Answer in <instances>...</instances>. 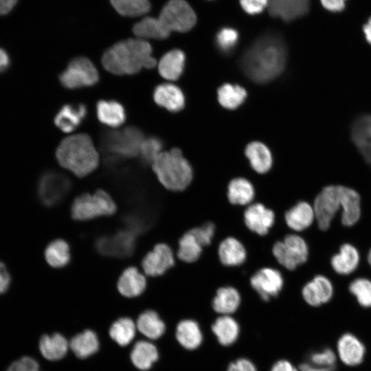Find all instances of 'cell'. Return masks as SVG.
<instances>
[{
    "label": "cell",
    "instance_id": "cell-1",
    "mask_svg": "<svg viewBox=\"0 0 371 371\" xmlns=\"http://www.w3.org/2000/svg\"><path fill=\"white\" fill-rule=\"evenodd\" d=\"M286 60V47L281 36L266 34L249 47L241 58L244 73L258 83L267 82L280 75Z\"/></svg>",
    "mask_w": 371,
    "mask_h": 371
},
{
    "label": "cell",
    "instance_id": "cell-2",
    "mask_svg": "<svg viewBox=\"0 0 371 371\" xmlns=\"http://www.w3.org/2000/svg\"><path fill=\"white\" fill-rule=\"evenodd\" d=\"M102 63L108 71L115 75L135 74L143 68L156 65L150 44L137 37L112 45L104 53Z\"/></svg>",
    "mask_w": 371,
    "mask_h": 371
},
{
    "label": "cell",
    "instance_id": "cell-3",
    "mask_svg": "<svg viewBox=\"0 0 371 371\" xmlns=\"http://www.w3.org/2000/svg\"><path fill=\"white\" fill-rule=\"evenodd\" d=\"M56 157L62 167L79 177L90 174L99 164L98 153L87 134L73 135L63 139Z\"/></svg>",
    "mask_w": 371,
    "mask_h": 371
},
{
    "label": "cell",
    "instance_id": "cell-4",
    "mask_svg": "<svg viewBox=\"0 0 371 371\" xmlns=\"http://www.w3.org/2000/svg\"><path fill=\"white\" fill-rule=\"evenodd\" d=\"M152 167L160 183L172 192L184 191L194 179L190 164L178 148L162 152Z\"/></svg>",
    "mask_w": 371,
    "mask_h": 371
},
{
    "label": "cell",
    "instance_id": "cell-5",
    "mask_svg": "<svg viewBox=\"0 0 371 371\" xmlns=\"http://www.w3.org/2000/svg\"><path fill=\"white\" fill-rule=\"evenodd\" d=\"M272 254L280 269L293 271L306 263L310 250L302 236L290 232L273 245Z\"/></svg>",
    "mask_w": 371,
    "mask_h": 371
},
{
    "label": "cell",
    "instance_id": "cell-6",
    "mask_svg": "<svg viewBox=\"0 0 371 371\" xmlns=\"http://www.w3.org/2000/svg\"><path fill=\"white\" fill-rule=\"evenodd\" d=\"M116 204L105 191L98 190L93 194L78 196L71 205V217L77 221H87L102 216H109L116 211Z\"/></svg>",
    "mask_w": 371,
    "mask_h": 371
},
{
    "label": "cell",
    "instance_id": "cell-7",
    "mask_svg": "<svg viewBox=\"0 0 371 371\" xmlns=\"http://www.w3.org/2000/svg\"><path fill=\"white\" fill-rule=\"evenodd\" d=\"M313 207L317 228L326 231L337 212L342 208V186L324 187L315 196Z\"/></svg>",
    "mask_w": 371,
    "mask_h": 371
},
{
    "label": "cell",
    "instance_id": "cell-8",
    "mask_svg": "<svg viewBox=\"0 0 371 371\" xmlns=\"http://www.w3.org/2000/svg\"><path fill=\"white\" fill-rule=\"evenodd\" d=\"M144 139L142 131L135 126L106 133L103 137V146L109 153L122 157H134L139 153Z\"/></svg>",
    "mask_w": 371,
    "mask_h": 371
},
{
    "label": "cell",
    "instance_id": "cell-9",
    "mask_svg": "<svg viewBox=\"0 0 371 371\" xmlns=\"http://www.w3.org/2000/svg\"><path fill=\"white\" fill-rule=\"evenodd\" d=\"M158 18L170 33L188 32L196 22L195 12L185 0H168Z\"/></svg>",
    "mask_w": 371,
    "mask_h": 371
},
{
    "label": "cell",
    "instance_id": "cell-10",
    "mask_svg": "<svg viewBox=\"0 0 371 371\" xmlns=\"http://www.w3.org/2000/svg\"><path fill=\"white\" fill-rule=\"evenodd\" d=\"M61 85L74 89L91 87L96 84L99 75L93 63L86 57H77L70 61L59 76Z\"/></svg>",
    "mask_w": 371,
    "mask_h": 371
},
{
    "label": "cell",
    "instance_id": "cell-11",
    "mask_svg": "<svg viewBox=\"0 0 371 371\" xmlns=\"http://www.w3.org/2000/svg\"><path fill=\"white\" fill-rule=\"evenodd\" d=\"M249 284L260 300L268 302L279 296L284 286V278L280 269L263 267L251 275Z\"/></svg>",
    "mask_w": 371,
    "mask_h": 371
},
{
    "label": "cell",
    "instance_id": "cell-12",
    "mask_svg": "<svg viewBox=\"0 0 371 371\" xmlns=\"http://www.w3.org/2000/svg\"><path fill=\"white\" fill-rule=\"evenodd\" d=\"M175 250L168 244L160 243L155 245L142 262L144 273L152 277L161 276L176 265Z\"/></svg>",
    "mask_w": 371,
    "mask_h": 371
},
{
    "label": "cell",
    "instance_id": "cell-13",
    "mask_svg": "<svg viewBox=\"0 0 371 371\" xmlns=\"http://www.w3.org/2000/svg\"><path fill=\"white\" fill-rule=\"evenodd\" d=\"M69 181L63 175L53 171L42 175L38 183L37 194L45 206L57 204L69 188Z\"/></svg>",
    "mask_w": 371,
    "mask_h": 371
},
{
    "label": "cell",
    "instance_id": "cell-14",
    "mask_svg": "<svg viewBox=\"0 0 371 371\" xmlns=\"http://www.w3.org/2000/svg\"><path fill=\"white\" fill-rule=\"evenodd\" d=\"M243 221L249 231L265 236L275 224L276 213L265 204L255 201L245 207Z\"/></svg>",
    "mask_w": 371,
    "mask_h": 371
},
{
    "label": "cell",
    "instance_id": "cell-15",
    "mask_svg": "<svg viewBox=\"0 0 371 371\" xmlns=\"http://www.w3.org/2000/svg\"><path fill=\"white\" fill-rule=\"evenodd\" d=\"M303 300L311 306H319L328 302L333 295L330 280L323 275H316L301 289Z\"/></svg>",
    "mask_w": 371,
    "mask_h": 371
},
{
    "label": "cell",
    "instance_id": "cell-16",
    "mask_svg": "<svg viewBox=\"0 0 371 371\" xmlns=\"http://www.w3.org/2000/svg\"><path fill=\"white\" fill-rule=\"evenodd\" d=\"M315 220L313 205L308 201L301 200L295 203L284 213V221L287 227L295 233L308 229Z\"/></svg>",
    "mask_w": 371,
    "mask_h": 371
},
{
    "label": "cell",
    "instance_id": "cell-17",
    "mask_svg": "<svg viewBox=\"0 0 371 371\" xmlns=\"http://www.w3.org/2000/svg\"><path fill=\"white\" fill-rule=\"evenodd\" d=\"M217 255L220 263L226 267L241 266L247 258L245 246L240 240L234 236H227L219 243Z\"/></svg>",
    "mask_w": 371,
    "mask_h": 371
},
{
    "label": "cell",
    "instance_id": "cell-18",
    "mask_svg": "<svg viewBox=\"0 0 371 371\" xmlns=\"http://www.w3.org/2000/svg\"><path fill=\"white\" fill-rule=\"evenodd\" d=\"M135 246V234L132 231L119 232L113 236L101 238L97 242V249L104 255H128Z\"/></svg>",
    "mask_w": 371,
    "mask_h": 371
},
{
    "label": "cell",
    "instance_id": "cell-19",
    "mask_svg": "<svg viewBox=\"0 0 371 371\" xmlns=\"http://www.w3.org/2000/svg\"><path fill=\"white\" fill-rule=\"evenodd\" d=\"M267 7L271 16L289 22L307 14L310 0H268Z\"/></svg>",
    "mask_w": 371,
    "mask_h": 371
},
{
    "label": "cell",
    "instance_id": "cell-20",
    "mask_svg": "<svg viewBox=\"0 0 371 371\" xmlns=\"http://www.w3.org/2000/svg\"><path fill=\"white\" fill-rule=\"evenodd\" d=\"M241 302V294L236 287L224 285L216 290L211 300V306L220 315H231L238 311Z\"/></svg>",
    "mask_w": 371,
    "mask_h": 371
},
{
    "label": "cell",
    "instance_id": "cell-21",
    "mask_svg": "<svg viewBox=\"0 0 371 371\" xmlns=\"http://www.w3.org/2000/svg\"><path fill=\"white\" fill-rule=\"evenodd\" d=\"M226 194L231 205L245 207L255 201L256 192L254 185L249 179L236 177L229 180Z\"/></svg>",
    "mask_w": 371,
    "mask_h": 371
},
{
    "label": "cell",
    "instance_id": "cell-22",
    "mask_svg": "<svg viewBox=\"0 0 371 371\" xmlns=\"http://www.w3.org/2000/svg\"><path fill=\"white\" fill-rule=\"evenodd\" d=\"M351 137L361 155L371 166V115L361 116L355 121Z\"/></svg>",
    "mask_w": 371,
    "mask_h": 371
},
{
    "label": "cell",
    "instance_id": "cell-23",
    "mask_svg": "<svg viewBox=\"0 0 371 371\" xmlns=\"http://www.w3.org/2000/svg\"><path fill=\"white\" fill-rule=\"evenodd\" d=\"M153 99L159 106L171 112H178L184 106L185 99L181 90L169 83L161 84L153 92Z\"/></svg>",
    "mask_w": 371,
    "mask_h": 371
},
{
    "label": "cell",
    "instance_id": "cell-24",
    "mask_svg": "<svg viewBox=\"0 0 371 371\" xmlns=\"http://www.w3.org/2000/svg\"><path fill=\"white\" fill-rule=\"evenodd\" d=\"M87 113L83 104L63 106L54 117L56 126L65 133H70L79 126Z\"/></svg>",
    "mask_w": 371,
    "mask_h": 371
},
{
    "label": "cell",
    "instance_id": "cell-25",
    "mask_svg": "<svg viewBox=\"0 0 371 371\" xmlns=\"http://www.w3.org/2000/svg\"><path fill=\"white\" fill-rule=\"evenodd\" d=\"M69 346L67 339L58 333L52 335L43 334L38 342L41 355L48 361H57L63 358Z\"/></svg>",
    "mask_w": 371,
    "mask_h": 371
},
{
    "label": "cell",
    "instance_id": "cell-26",
    "mask_svg": "<svg viewBox=\"0 0 371 371\" xmlns=\"http://www.w3.org/2000/svg\"><path fill=\"white\" fill-rule=\"evenodd\" d=\"M360 255L357 248L350 243L339 247V253L332 256L330 264L333 270L339 275H348L357 268Z\"/></svg>",
    "mask_w": 371,
    "mask_h": 371
},
{
    "label": "cell",
    "instance_id": "cell-27",
    "mask_svg": "<svg viewBox=\"0 0 371 371\" xmlns=\"http://www.w3.org/2000/svg\"><path fill=\"white\" fill-rule=\"evenodd\" d=\"M145 276L135 267L126 269L117 281V289L124 296L133 297L139 295L146 289Z\"/></svg>",
    "mask_w": 371,
    "mask_h": 371
},
{
    "label": "cell",
    "instance_id": "cell-28",
    "mask_svg": "<svg viewBox=\"0 0 371 371\" xmlns=\"http://www.w3.org/2000/svg\"><path fill=\"white\" fill-rule=\"evenodd\" d=\"M361 196L354 189L342 186V212L341 222L345 227H351L360 219Z\"/></svg>",
    "mask_w": 371,
    "mask_h": 371
},
{
    "label": "cell",
    "instance_id": "cell-29",
    "mask_svg": "<svg viewBox=\"0 0 371 371\" xmlns=\"http://www.w3.org/2000/svg\"><path fill=\"white\" fill-rule=\"evenodd\" d=\"M337 348L341 361L348 366L359 364L363 359L365 347L353 335L346 333L339 339Z\"/></svg>",
    "mask_w": 371,
    "mask_h": 371
},
{
    "label": "cell",
    "instance_id": "cell-30",
    "mask_svg": "<svg viewBox=\"0 0 371 371\" xmlns=\"http://www.w3.org/2000/svg\"><path fill=\"white\" fill-rule=\"evenodd\" d=\"M245 155L251 168L259 175L268 172L273 165V159L268 148L261 142H253L245 148Z\"/></svg>",
    "mask_w": 371,
    "mask_h": 371
},
{
    "label": "cell",
    "instance_id": "cell-31",
    "mask_svg": "<svg viewBox=\"0 0 371 371\" xmlns=\"http://www.w3.org/2000/svg\"><path fill=\"white\" fill-rule=\"evenodd\" d=\"M212 330L219 344L225 346L234 344L240 333L237 321L231 315H219L212 324Z\"/></svg>",
    "mask_w": 371,
    "mask_h": 371
},
{
    "label": "cell",
    "instance_id": "cell-32",
    "mask_svg": "<svg viewBox=\"0 0 371 371\" xmlns=\"http://www.w3.org/2000/svg\"><path fill=\"white\" fill-rule=\"evenodd\" d=\"M185 54L180 49L166 53L158 64L159 74L165 79L175 80L181 75L185 64Z\"/></svg>",
    "mask_w": 371,
    "mask_h": 371
},
{
    "label": "cell",
    "instance_id": "cell-33",
    "mask_svg": "<svg viewBox=\"0 0 371 371\" xmlns=\"http://www.w3.org/2000/svg\"><path fill=\"white\" fill-rule=\"evenodd\" d=\"M176 338L186 349L194 350L200 346L203 335L199 324L193 319H183L177 326Z\"/></svg>",
    "mask_w": 371,
    "mask_h": 371
},
{
    "label": "cell",
    "instance_id": "cell-34",
    "mask_svg": "<svg viewBox=\"0 0 371 371\" xmlns=\"http://www.w3.org/2000/svg\"><path fill=\"white\" fill-rule=\"evenodd\" d=\"M133 32L137 38L146 39H165L170 32L164 26L159 18L147 16L136 23Z\"/></svg>",
    "mask_w": 371,
    "mask_h": 371
},
{
    "label": "cell",
    "instance_id": "cell-35",
    "mask_svg": "<svg viewBox=\"0 0 371 371\" xmlns=\"http://www.w3.org/2000/svg\"><path fill=\"white\" fill-rule=\"evenodd\" d=\"M96 113L102 124L111 127L122 125L126 119L123 106L115 100H100L97 103Z\"/></svg>",
    "mask_w": 371,
    "mask_h": 371
},
{
    "label": "cell",
    "instance_id": "cell-36",
    "mask_svg": "<svg viewBox=\"0 0 371 371\" xmlns=\"http://www.w3.org/2000/svg\"><path fill=\"white\" fill-rule=\"evenodd\" d=\"M203 252V247L194 236L187 231L179 238L175 256L178 261L192 264L201 258Z\"/></svg>",
    "mask_w": 371,
    "mask_h": 371
},
{
    "label": "cell",
    "instance_id": "cell-37",
    "mask_svg": "<svg viewBox=\"0 0 371 371\" xmlns=\"http://www.w3.org/2000/svg\"><path fill=\"white\" fill-rule=\"evenodd\" d=\"M157 359V348L153 344L145 341L137 342L131 353V359L133 365L143 371L149 370Z\"/></svg>",
    "mask_w": 371,
    "mask_h": 371
},
{
    "label": "cell",
    "instance_id": "cell-38",
    "mask_svg": "<svg viewBox=\"0 0 371 371\" xmlns=\"http://www.w3.org/2000/svg\"><path fill=\"white\" fill-rule=\"evenodd\" d=\"M69 347L77 357L87 358L97 352L99 342L94 332L87 330L74 336L70 341Z\"/></svg>",
    "mask_w": 371,
    "mask_h": 371
},
{
    "label": "cell",
    "instance_id": "cell-39",
    "mask_svg": "<svg viewBox=\"0 0 371 371\" xmlns=\"http://www.w3.org/2000/svg\"><path fill=\"white\" fill-rule=\"evenodd\" d=\"M137 328L146 337L156 339L164 334L166 326L155 311H146L139 316Z\"/></svg>",
    "mask_w": 371,
    "mask_h": 371
},
{
    "label": "cell",
    "instance_id": "cell-40",
    "mask_svg": "<svg viewBox=\"0 0 371 371\" xmlns=\"http://www.w3.org/2000/svg\"><path fill=\"white\" fill-rule=\"evenodd\" d=\"M47 262L52 267L65 266L70 260V249L68 243L62 239L52 241L45 250Z\"/></svg>",
    "mask_w": 371,
    "mask_h": 371
},
{
    "label": "cell",
    "instance_id": "cell-41",
    "mask_svg": "<svg viewBox=\"0 0 371 371\" xmlns=\"http://www.w3.org/2000/svg\"><path fill=\"white\" fill-rule=\"evenodd\" d=\"M115 11L123 16L137 17L148 13L151 8L149 0H109Z\"/></svg>",
    "mask_w": 371,
    "mask_h": 371
},
{
    "label": "cell",
    "instance_id": "cell-42",
    "mask_svg": "<svg viewBox=\"0 0 371 371\" xmlns=\"http://www.w3.org/2000/svg\"><path fill=\"white\" fill-rule=\"evenodd\" d=\"M247 96L245 89L239 85L225 84L218 89V100L225 108L234 109L238 107Z\"/></svg>",
    "mask_w": 371,
    "mask_h": 371
},
{
    "label": "cell",
    "instance_id": "cell-43",
    "mask_svg": "<svg viewBox=\"0 0 371 371\" xmlns=\"http://www.w3.org/2000/svg\"><path fill=\"white\" fill-rule=\"evenodd\" d=\"M109 335L111 339L119 345L126 346L135 337V325L129 318H120L112 324Z\"/></svg>",
    "mask_w": 371,
    "mask_h": 371
},
{
    "label": "cell",
    "instance_id": "cell-44",
    "mask_svg": "<svg viewBox=\"0 0 371 371\" xmlns=\"http://www.w3.org/2000/svg\"><path fill=\"white\" fill-rule=\"evenodd\" d=\"M350 292L354 295L359 304L366 308L371 307V281L359 278L354 280L349 285Z\"/></svg>",
    "mask_w": 371,
    "mask_h": 371
},
{
    "label": "cell",
    "instance_id": "cell-45",
    "mask_svg": "<svg viewBox=\"0 0 371 371\" xmlns=\"http://www.w3.org/2000/svg\"><path fill=\"white\" fill-rule=\"evenodd\" d=\"M163 143L156 137L144 139L141 144L139 155L146 164H153L162 153Z\"/></svg>",
    "mask_w": 371,
    "mask_h": 371
},
{
    "label": "cell",
    "instance_id": "cell-46",
    "mask_svg": "<svg viewBox=\"0 0 371 371\" xmlns=\"http://www.w3.org/2000/svg\"><path fill=\"white\" fill-rule=\"evenodd\" d=\"M188 231L204 249L212 245L216 235V226L214 222L207 221Z\"/></svg>",
    "mask_w": 371,
    "mask_h": 371
},
{
    "label": "cell",
    "instance_id": "cell-47",
    "mask_svg": "<svg viewBox=\"0 0 371 371\" xmlns=\"http://www.w3.org/2000/svg\"><path fill=\"white\" fill-rule=\"evenodd\" d=\"M239 35L236 30L226 27L221 29L216 36V44L222 52L229 53L236 47Z\"/></svg>",
    "mask_w": 371,
    "mask_h": 371
},
{
    "label": "cell",
    "instance_id": "cell-48",
    "mask_svg": "<svg viewBox=\"0 0 371 371\" xmlns=\"http://www.w3.org/2000/svg\"><path fill=\"white\" fill-rule=\"evenodd\" d=\"M336 357L328 348L312 352L309 355V362L325 368H335Z\"/></svg>",
    "mask_w": 371,
    "mask_h": 371
},
{
    "label": "cell",
    "instance_id": "cell-49",
    "mask_svg": "<svg viewBox=\"0 0 371 371\" xmlns=\"http://www.w3.org/2000/svg\"><path fill=\"white\" fill-rule=\"evenodd\" d=\"M40 364L32 356L24 355L12 361L5 371H39Z\"/></svg>",
    "mask_w": 371,
    "mask_h": 371
},
{
    "label": "cell",
    "instance_id": "cell-50",
    "mask_svg": "<svg viewBox=\"0 0 371 371\" xmlns=\"http://www.w3.org/2000/svg\"><path fill=\"white\" fill-rule=\"evenodd\" d=\"M243 10L249 14L262 12L268 5V0H239Z\"/></svg>",
    "mask_w": 371,
    "mask_h": 371
},
{
    "label": "cell",
    "instance_id": "cell-51",
    "mask_svg": "<svg viewBox=\"0 0 371 371\" xmlns=\"http://www.w3.org/2000/svg\"><path fill=\"white\" fill-rule=\"evenodd\" d=\"M227 371H257V369L250 360L240 358L232 362L228 366Z\"/></svg>",
    "mask_w": 371,
    "mask_h": 371
},
{
    "label": "cell",
    "instance_id": "cell-52",
    "mask_svg": "<svg viewBox=\"0 0 371 371\" xmlns=\"http://www.w3.org/2000/svg\"><path fill=\"white\" fill-rule=\"evenodd\" d=\"M11 284V276L3 262L0 261V296L5 294Z\"/></svg>",
    "mask_w": 371,
    "mask_h": 371
},
{
    "label": "cell",
    "instance_id": "cell-53",
    "mask_svg": "<svg viewBox=\"0 0 371 371\" xmlns=\"http://www.w3.org/2000/svg\"><path fill=\"white\" fill-rule=\"evenodd\" d=\"M346 0H320L322 6L330 12H340L345 8Z\"/></svg>",
    "mask_w": 371,
    "mask_h": 371
},
{
    "label": "cell",
    "instance_id": "cell-54",
    "mask_svg": "<svg viewBox=\"0 0 371 371\" xmlns=\"http://www.w3.org/2000/svg\"><path fill=\"white\" fill-rule=\"evenodd\" d=\"M270 371H298L289 361L280 360L275 363Z\"/></svg>",
    "mask_w": 371,
    "mask_h": 371
},
{
    "label": "cell",
    "instance_id": "cell-55",
    "mask_svg": "<svg viewBox=\"0 0 371 371\" xmlns=\"http://www.w3.org/2000/svg\"><path fill=\"white\" fill-rule=\"evenodd\" d=\"M335 368L321 367L310 362H304L300 365V371H334Z\"/></svg>",
    "mask_w": 371,
    "mask_h": 371
},
{
    "label": "cell",
    "instance_id": "cell-56",
    "mask_svg": "<svg viewBox=\"0 0 371 371\" xmlns=\"http://www.w3.org/2000/svg\"><path fill=\"white\" fill-rule=\"evenodd\" d=\"M18 0H0V15H4L10 12Z\"/></svg>",
    "mask_w": 371,
    "mask_h": 371
},
{
    "label": "cell",
    "instance_id": "cell-57",
    "mask_svg": "<svg viewBox=\"0 0 371 371\" xmlns=\"http://www.w3.org/2000/svg\"><path fill=\"white\" fill-rule=\"evenodd\" d=\"M10 63V60L8 53L0 48V74L8 68Z\"/></svg>",
    "mask_w": 371,
    "mask_h": 371
},
{
    "label": "cell",
    "instance_id": "cell-58",
    "mask_svg": "<svg viewBox=\"0 0 371 371\" xmlns=\"http://www.w3.org/2000/svg\"><path fill=\"white\" fill-rule=\"evenodd\" d=\"M363 31L366 41L371 45V17H370L366 23L363 25Z\"/></svg>",
    "mask_w": 371,
    "mask_h": 371
},
{
    "label": "cell",
    "instance_id": "cell-59",
    "mask_svg": "<svg viewBox=\"0 0 371 371\" xmlns=\"http://www.w3.org/2000/svg\"><path fill=\"white\" fill-rule=\"evenodd\" d=\"M367 260H368V262L369 265L371 266V249H370V251H369V252L368 254Z\"/></svg>",
    "mask_w": 371,
    "mask_h": 371
},
{
    "label": "cell",
    "instance_id": "cell-60",
    "mask_svg": "<svg viewBox=\"0 0 371 371\" xmlns=\"http://www.w3.org/2000/svg\"><path fill=\"white\" fill-rule=\"evenodd\" d=\"M39 371H41V370H39Z\"/></svg>",
    "mask_w": 371,
    "mask_h": 371
}]
</instances>
